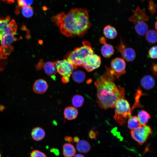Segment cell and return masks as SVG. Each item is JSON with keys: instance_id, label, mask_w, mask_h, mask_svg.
<instances>
[{"instance_id": "obj_13", "label": "cell", "mask_w": 157, "mask_h": 157, "mask_svg": "<svg viewBox=\"0 0 157 157\" xmlns=\"http://www.w3.org/2000/svg\"><path fill=\"white\" fill-rule=\"evenodd\" d=\"M100 42L103 45L101 47V52L103 56L105 58H108L112 56L114 52L113 46L108 44L105 38L101 37L99 39Z\"/></svg>"}, {"instance_id": "obj_9", "label": "cell", "mask_w": 157, "mask_h": 157, "mask_svg": "<svg viewBox=\"0 0 157 157\" xmlns=\"http://www.w3.org/2000/svg\"><path fill=\"white\" fill-rule=\"evenodd\" d=\"M17 25L14 19L9 16L0 18V35L8 32L16 33Z\"/></svg>"}, {"instance_id": "obj_43", "label": "cell", "mask_w": 157, "mask_h": 157, "mask_svg": "<svg viewBox=\"0 0 157 157\" xmlns=\"http://www.w3.org/2000/svg\"><path fill=\"white\" fill-rule=\"evenodd\" d=\"M157 22L156 21L155 23V29L156 30L157 29Z\"/></svg>"}, {"instance_id": "obj_5", "label": "cell", "mask_w": 157, "mask_h": 157, "mask_svg": "<svg viewBox=\"0 0 157 157\" xmlns=\"http://www.w3.org/2000/svg\"><path fill=\"white\" fill-rule=\"evenodd\" d=\"M152 133V130L150 127L146 125L131 130L130 132L132 138L140 145L147 141Z\"/></svg>"}, {"instance_id": "obj_34", "label": "cell", "mask_w": 157, "mask_h": 157, "mask_svg": "<svg viewBox=\"0 0 157 157\" xmlns=\"http://www.w3.org/2000/svg\"><path fill=\"white\" fill-rule=\"evenodd\" d=\"M98 135V133L97 131H94L93 130L90 131L89 133V136L90 138L92 139H96V136Z\"/></svg>"}, {"instance_id": "obj_32", "label": "cell", "mask_w": 157, "mask_h": 157, "mask_svg": "<svg viewBox=\"0 0 157 157\" xmlns=\"http://www.w3.org/2000/svg\"><path fill=\"white\" fill-rule=\"evenodd\" d=\"M30 157H47L44 153L37 150L33 151L31 154Z\"/></svg>"}, {"instance_id": "obj_4", "label": "cell", "mask_w": 157, "mask_h": 157, "mask_svg": "<svg viewBox=\"0 0 157 157\" xmlns=\"http://www.w3.org/2000/svg\"><path fill=\"white\" fill-rule=\"evenodd\" d=\"M115 107L114 118L119 124L122 125L125 123L126 119L131 115L129 104L124 98H121L117 101Z\"/></svg>"}, {"instance_id": "obj_7", "label": "cell", "mask_w": 157, "mask_h": 157, "mask_svg": "<svg viewBox=\"0 0 157 157\" xmlns=\"http://www.w3.org/2000/svg\"><path fill=\"white\" fill-rule=\"evenodd\" d=\"M15 33L8 32L0 35V42L1 46V52L5 55H8L13 50L12 44L17 40L15 36Z\"/></svg>"}, {"instance_id": "obj_21", "label": "cell", "mask_w": 157, "mask_h": 157, "mask_svg": "<svg viewBox=\"0 0 157 157\" xmlns=\"http://www.w3.org/2000/svg\"><path fill=\"white\" fill-rule=\"evenodd\" d=\"M76 147L77 150L78 152L83 153H88L91 148L89 143L84 140H79L77 143Z\"/></svg>"}, {"instance_id": "obj_29", "label": "cell", "mask_w": 157, "mask_h": 157, "mask_svg": "<svg viewBox=\"0 0 157 157\" xmlns=\"http://www.w3.org/2000/svg\"><path fill=\"white\" fill-rule=\"evenodd\" d=\"M143 95V94L142 93L141 91L140 90H137L135 96V103L131 109V111L137 107H141L142 106L139 103V100L140 98Z\"/></svg>"}, {"instance_id": "obj_26", "label": "cell", "mask_w": 157, "mask_h": 157, "mask_svg": "<svg viewBox=\"0 0 157 157\" xmlns=\"http://www.w3.org/2000/svg\"><path fill=\"white\" fill-rule=\"evenodd\" d=\"M145 35L146 39L148 42L152 44L156 43L157 33L156 31L154 30H148Z\"/></svg>"}, {"instance_id": "obj_22", "label": "cell", "mask_w": 157, "mask_h": 157, "mask_svg": "<svg viewBox=\"0 0 157 157\" xmlns=\"http://www.w3.org/2000/svg\"><path fill=\"white\" fill-rule=\"evenodd\" d=\"M103 34L106 38L110 39L115 38L117 35L115 28L110 25H107L104 27Z\"/></svg>"}, {"instance_id": "obj_41", "label": "cell", "mask_w": 157, "mask_h": 157, "mask_svg": "<svg viewBox=\"0 0 157 157\" xmlns=\"http://www.w3.org/2000/svg\"><path fill=\"white\" fill-rule=\"evenodd\" d=\"M79 138L77 136H75L74 137V138H73V142H78L79 141Z\"/></svg>"}, {"instance_id": "obj_33", "label": "cell", "mask_w": 157, "mask_h": 157, "mask_svg": "<svg viewBox=\"0 0 157 157\" xmlns=\"http://www.w3.org/2000/svg\"><path fill=\"white\" fill-rule=\"evenodd\" d=\"M156 5L152 0L149 2L148 9L152 15H154L156 13Z\"/></svg>"}, {"instance_id": "obj_30", "label": "cell", "mask_w": 157, "mask_h": 157, "mask_svg": "<svg viewBox=\"0 0 157 157\" xmlns=\"http://www.w3.org/2000/svg\"><path fill=\"white\" fill-rule=\"evenodd\" d=\"M17 6L21 8L24 6H30L33 3V0H17Z\"/></svg>"}, {"instance_id": "obj_44", "label": "cell", "mask_w": 157, "mask_h": 157, "mask_svg": "<svg viewBox=\"0 0 157 157\" xmlns=\"http://www.w3.org/2000/svg\"><path fill=\"white\" fill-rule=\"evenodd\" d=\"M0 157H1V154L0 153Z\"/></svg>"}, {"instance_id": "obj_15", "label": "cell", "mask_w": 157, "mask_h": 157, "mask_svg": "<svg viewBox=\"0 0 157 157\" xmlns=\"http://www.w3.org/2000/svg\"><path fill=\"white\" fill-rule=\"evenodd\" d=\"M43 67L45 73L53 80H55V75L57 71L54 62H46L43 63Z\"/></svg>"}, {"instance_id": "obj_25", "label": "cell", "mask_w": 157, "mask_h": 157, "mask_svg": "<svg viewBox=\"0 0 157 157\" xmlns=\"http://www.w3.org/2000/svg\"><path fill=\"white\" fill-rule=\"evenodd\" d=\"M138 116L139 122L142 125H146L151 118L149 114L144 110L140 111L138 113Z\"/></svg>"}, {"instance_id": "obj_8", "label": "cell", "mask_w": 157, "mask_h": 157, "mask_svg": "<svg viewBox=\"0 0 157 157\" xmlns=\"http://www.w3.org/2000/svg\"><path fill=\"white\" fill-rule=\"evenodd\" d=\"M100 57L94 53L87 56L83 60L82 66L88 72L99 68L101 65Z\"/></svg>"}, {"instance_id": "obj_42", "label": "cell", "mask_w": 157, "mask_h": 157, "mask_svg": "<svg viewBox=\"0 0 157 157\" xmlns=\"http://www.w3.org/2000/svg\"><path fill=\"white\" fill-rule=\"evenodd\" d=\"M73 157H85L83 155L80 154H77L74 156Z\"/></svg>"}, {"instance_id": "obj_19", "label": "cell", "mask_w": 157, "mask_h": 157, "mask_svg": "<svg viewBox=\"0 0 157 157\" xmlns=\"http://www.w3.org/2000/svg\"><path fill=\"white\" fill-rule=\"evenodd\" d=\"M45 133L42 128L37 127L33 128L31 133V136L34 140L38 141L42 139L45 137Z\"/></svg>"}, {"instance_id": "obj_10", "label": "cell", "mask_w": 157, "mask_h": 157, "mask_svg": "<svg viewBox=\"0 0 157 157\" xmlns=\"http://www.w3.org/2000/svg\"><path fill=\"white\" fill-rule=\"evenodd\" d=\"M115 48L124 60L131 62L135 58L136 54L135 50L132 48L126 47L122 39H120L119 44Z\"/></svg>"}, {"instance_id": "obj_23", "label": "cell", "mask_w": 157, "mask_h": 157, "mask_svg": "<svg viewBox=\"0 0 157 157\" xmlns=\"http://www.w3.org/2000/svg\"><path fill=\"white\" fill-rule=\"evenodd\" d=\"M128 118V127L130 129H134L142 126L140 123L137 116L131 115Z\"/></svg>"}, {"instance_id": "obj_14", "label": "cell", "mask_w": 157, "mask_h": 157, "mask_svg": "<svg viewBox=\"0 0 157 157\" xmlns=\"http://www.w3.org/2000/svg\"><path fill=\"white\" fill-rule=\"evenodd\" d=\"M48 87V84L45 80L40 79L35 82L33 89L35 93L38 94H43L46 91Z\"/></svg>"}, {"instance_id": "obj_37", "label": "cell", "mask_w": 157, "mask_h": 157, "mask_svg": "<svg viewBox=\"0 0 157 157\" xmlns=\"http://www.w3.org/2000/svg\"><path fill=\"white\" fill-rule=\"evenodd\" d=\"M62 81L64 83H68L69 80V77L66 76H63L61 79Z\"/></svg>"}, {"instance_id": "obj_28", "label": "cell", "mask_w": 157, "mask_h": 157, "mask_svg": "<svg viewBox=\"0 0 157 157\" xmlns=\"http://www.w3.org/2000/svg\"><path fill=\"white\" fill-rule=\"evenodd\" d=\"M21 12L22 15L26 18H30L33 15L34 11L33 8L30 6H24L22 8Z\"/></svg>"}, {"instance_id": "obj_6", "label": "cell", "mask_w": 157, "mask_h": 157, "mask_svg": "<svg viewBox=\"0 0 157 157\" xmlns=\"http://www.w3.org/2000/svg\"><path fill=\"white\" fill-rule=\"evenodd\" d=\"M126 63L122 58L117 57L113 59L110 64V67H106V72L115 78H119L120 76L126 71Z\"/></svg>"}, {"instance_id": "obj_27", "label": "cell", "mask_w": 157, "mask_h": 157, "mask_svg": "<svg viewBox=\"0 0 157 157\" xmlns=\"http://www.w3.org/2000/svg\"><path fill=\"white\" fill-rule=\"evenodd\" d=\"M72 101L73 105L75 107L79 108L82 106L84 102V98L81 95L76 94L73 97Z\"/></svg>"}, {"instance_id": "obj_36", "label": "cell", "mask_w": 157, "mask_h": 157, "mask_svg": "<svg viewBox=\"0 0 157 157\" xmlns=\"http://www.w3.org/2000/svg\"><path fill=\"white\" fill-rule=\"evenodd\" d=\"M43 63H44L43 62L42 60H40V61H39L36 66V69L38 70L42 68Z\"/></svg>"}, {"instance_id": "obj_20", "label": "cell", "mask_w": 157, "mask_h": 157, "mask_svg": "<svg viewBox=\"0 0 157 157\" xmlns=\"http://www.w3.org/2000/svg\"><path fill=\"white\" fill-rule=\"evenodd\" d=\"M148 24L145 22L136 23L134 27L136 33L140 36H143L149 30Z\"/></svg>"}, {"instance_id": "obj_3", "label": "cell", "mask_w": 157, "mask_h": 157, "mask_svg": "<svg viewBox=\"0 0 157 157\" xmlns=\"http://www.w3.org/2000/svg\"><path fill=\"white\" fill-rule=\"evenodd\" d=\"M83 46L75 49L69 52L65 57L66 59L75 69L82 66L84 59L88 56L94 53L90 42L87 41L82 42Z\"/></svg>"}, {"instance_id": "obj_2", "label": "cell", "mask_w": 157, "mask_h": 157, "mask_svg": "<svg viewBox=\"0 0 157 157\" xmlns=\"http://www.w3.org/2000/svg\"><path fill=\"white\" fill-rule=\"evenodd\" d=\"M115 79L106 72L94 83L97 89V102L101 108H114L118 100L124 98V89L116 85L114 83Z\"/></svg>"}, {"instance_id": "obj_17", "label": "cell", "mask_w": 157, "mask_h": 157, "mask_svg": "<svg viewBox=\"0 0 157 157\" xmlns=\"http://www.w3.org/2000/svg\"><path fill=\"white\" fill-rule=\"evenodd\" d=\"M78 113V110L74 107L68 106L64 110V114L65 118L68 120L75 119Z\"/></svg>"}, {"instance_id": "obj_35", "label": "cell", "mask_w": 157, "mask_h": 157, "mask_svg": "<svg viewBox=\"0 0 157 157\" xmlns=\"http://www.w3.org/2000/svg\"><path fill=\"white\" fill-rule=\"evenodd\" d=\"M50 151L54 153L56 156H58L59 154V150L56 148H52L50 150Z\"/></svg>"}, {"instance_id": "obj_18", "label": "cell", "mask_w": 157, "mask_h": 157, "mask_svg": "<svg viewBox=\"0 0 157 157\" xmlns=\"http://www.w3.org/2000/svg\"><path fill=\"white\" fill-rule=\"evenodd\" d=\"M76 149L74 146L70 143L64 144L63 146V152L65 157H72L76 153Z\"/></svg>"}, {"instance_id": "obj_38", "label": "cell", "mask_w": 157, "mask_h": 157, "mask_svg": "<svg viewBox=\"0 0 157 157\" xmlns=\"http://www.w3.org/2000/svg\"><path fill=\"white\" fill-rule=\"evenodd\" d=\"M65 140L69 142H73V138L71 136H66L64 138Z\"/></svg>"}, {"instance_id": "obj_16", "label": "cell", "mask_w": 157, "mask_h": 157, "mask_svg": "<svg viewBox=\"0 0 157 157\" xmlns=\"http://www.w3.org/2000/svg\"><path fill=\"white\" fill-rule=\"evenodd\" d=\"M141 84L142 87L147 90H149L155 85V81L154 77L150 75L144 76L141 79Z\"/></svg>"}, {"instance_id": "obj_39", "label": "cell", "mask_w": 157, "mask_h": 157, "mask_svg": "<svg viewBox=\"0 0 157 157\" xmlns=\"http://www.w3.org/2000/svg\"><path fill=\"white\" fill-rule=\"evenodd\" d=\"M157 64L153 63L152 66V69L153 71L156 74L157 72Z\"/></svg>"}, {"instance_id": "obj_31", "label": "cell", "mask_w": 157, "mask_h": 157, "mask_svg": "<svg viewBox=\"0 0 157 157\" xmlns=\"http://www.w3.org/2000/svg\"><path fill=\"white\" fill-rule=\"evenodd\" d=\"M157 46H155L152 47L149 49L148 51L149 57L152 59H156L157 57Z\"/></svg>"}, {"instance_id": "obj_11", "label": "cell", "mask_w": 157, "mask_h": 157, "mask_svg": "<svg viewBox=\"0 0 157 157\" xmlns=\"http://www.w3.org/2000/svg\"><path fill=\"white\" fill-rule=\"evenodd\" d=\"M57 72L63 76L70 77L75 69L74 66L66 59L58 60L54 62Z\"/></svg>"}, {"instance_id": "obj_40", "label": "cell", "mask_w": 157, "mask_h": 157, "mask_svg": "<svg viewBox=\"0 0 157 157\" xmlns=\"http://www.w3.org/2000/svg\"><path fill=\"white\" fill-rule=\"evenodd\" d=\"M4 2L8 4H11L14 3L15 0H2Z\"/></svg>"}, {"instance_id": "obj_24", "label": "cell", "mask_w": 157, "mask_h": 157, "mask_svg": "<svg viewBox=\"0 0 157 157\" xmlns=\"http://www.w3.org/2000/svg\"><path fill=\"white\" fill-rule=\"evenodd\" d=\"M72 77L75 82L80 83L83 82L85 78V74L82 70H77L72 73Z\"/></svg>"}, {"instance_id": "obj_12", "label": "cell", "mask_w": 157, "mask_h": 157, "mask_svg": "<svg viewBox=\"0 0 157 157\" xmlns=\"http://www.w3.org/2000/svg\"><path fill=\"white\" fill-rule=\"evenodd\" d=\"M149 19L144 9H141L138 6L133 11V14L128 18L129 21L134 23L146 22Z\"/></svg>"}, {"instance_id": "obj_1", "label": "cell", "mask_w": 157, "mask_h": 157, "mask_svg": "<svg viewBox=\"0 0 157 157\" xmlns=\"http://www.w3.org/2000/svg\"><path fill=\"white\" fill-rule=\"evenodd\" d=\"M61 33L68 37H81L86 33L91 24L87 10L73 8L67 13H60L51 18Z\"/></svg>"}]
</instances>
